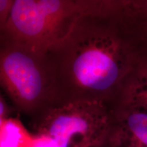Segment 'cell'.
I'll use <instances>...</instances> for the list:
<instances>
[{
	"instance_id": "6da1fadb",
	"label": "cell",
	"mask_w": 147,
	"mask_h": 147,
	"mask_svg": "<svg viewBox=\"0 0 147 147\" xmlns=\"http://www.w3.org/2000/svg\"><path fill=\"white\" fill-rule=\"evenodd\" d=\"M116 0H99L47 54L64 100L117 104L138 61L115 10Z\"/></svg>"
},
{
	"instance_id": "7a4b0ae2",
	"label": "cell",
	"mask_w": 147,
	"mask_h": 147,
	"mask_svg": "<svg viewBox=\"0 0 147 147\" xmlns=\"http://www.w3.org/2000/svg\"><path fill=\"white\" fill-rule=\"evenodd\" d=\"M0 84L12 108L34 119L65 102L47 53L0 40Z\"/></svg>"
},
{
	"instance_id": "3957f363",
	"label": "cell",
	"mask_w": 147,
	"mask_h": 147,
	"mask_svg": "<svg viewBox=\"0 0 147 147\" xmlns=\"http://www.w3.org/2000/svg\"><path fill=\"white\" fill-rule=\"evenodd\" d=\"M99 0H14L0 40L48 52Z\"/></svg>"
},
{
	"instance_id": "277c9868",
	"label": "cell",
	"mask_w": 147,
	"mask_h": 147,
	"mask_svg": "<svg viewBox=\"0 0 147 147\" xmlns=\"http://www.w3.org/2000/svg\"><path fill=\"white\" fill-rule=\"evenodd\" d=\"M112 106L97 101L66 100L32 120L35 134L49 136L59 147H101Z\"/></svg>"
},
{
	"instance_id": "5b68a950",
	"label": "cell",
	"mask_w": 147,
	"mask_h": 147,
	"mask_svg": "<svg viewBox=\"0 0 147 147\" xmlns=\"http://www.w3.org/2000/svg\"><path fill=\"white\" fill-rule=\"evenodd\" d=\"M101 147H147V113L115 105Z\"/></svg>"
},
{
	"instance_id": "8992f818",
	"label": "cell",
	"mask_w": 147,
	"mask_h": 147,
	"mask_svg": "<svg viewBox=\"0 0 147 147\" xmlns=\"http://www.w3.org/2000/svg\"><path fill=\"white\" fill-rule=\"evenodd\" d=\"M115 10L138 60L147 61V0H116Z\"/></svg>"
},
{
	"instance_id": "52a82bcc",
	"label": "cell",
	"mask_w": 147,
	"mask_h": 147,
	"mask_svg": "<svg viewBox=\"0 0 147 147\" xmlns=\"http://www.w3.org/2000/svg\"><path fill=\"white\" fill-rule=\"evenodd\" d=\"M115 105L136 108L147 113V61L138 60Z\"/></svg>"
},
{
	"instance_id": "ba28073f",
	"label": "cell",
	"mask_w": 147,
	"mask_h": 147,
	"mask_svg": "<svg viewBox=\"0 0 147 147\" xmlns=\"http://www.w3.org/2000/svg\"><path fill=\"white\" fill-rule=\"evenodd\" d=\"M33 137L18 117L0 120V147H29Z\"/></svg>"
},
{
	"instance_id": "9c48e42d",
	"label": "cell",
	"mask_w": 147,
	"mask_h": 147,
	"mask_svg": "<svg viewBox=\"0 0 147 147\" xmlns=\"http://www.w3.org/2000/svg\"><path fill=\"white\" fill-rule=\"evenodd\" d=\"M29 147H59L57 142L45 134H35Z\"/></svg>"
},
{
	"instance_id": "30bf717a",
	"label": "cell",
	"mask_w": 147,
	"mask_h": 147,
	"mask_svg": "<svg viewBox=\"0 0 147 147\" xmlns=\"http://www.w3.org/2000/svg\"><path fill=\"white\" fill-rule=\"evenodd\" d=\"M14 0H0V29L8 21Z\"/></svg>"
},
{
	"instance_id": "8fae6325",
	"label": "cell",
	"mask_w": 147,
	"mask_h": 147,
	"mask_svg": "<svg viewBox=\"0 0 147 147\" xmlns=\"http://www.w3.org/2000/svg\"><path fill=\"white\" fill-rule=\"evenodd\" d=\"M10 110L8 108V105L5 102L4 97L2 95L0 96V120H2L10 117L9 113Z\"/></svg>"
}]
</instances>
